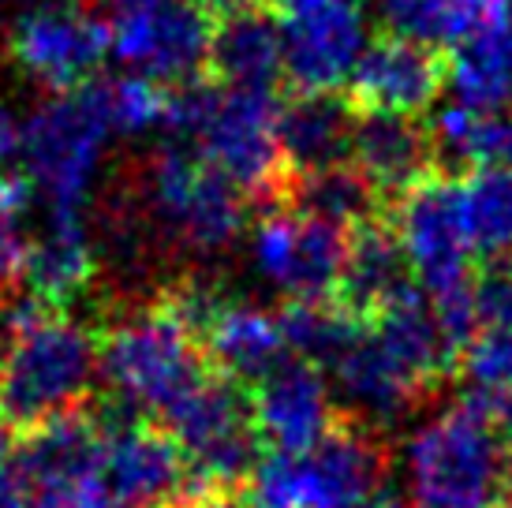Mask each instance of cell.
Masks as SVG:
<instances>
[{
	"instance_id": "obj_17",
	"label": "cell",
	"mask_w": 512,
	"mask_h": 508,
	"mask_svg": "<svg viewBox=\"0 0 512 508\" xmlns=\"http://www.w3.org/2000/svg\"><path fill=\"white\" fill-rule=\"evenodd\" d=\"M98 277V243L83 210H49L38 236L27 240L23 288L49 311H68Z\"/></svg>"
},
{
	"instance_id": "obj_13",
	"label": "cell",
	"mask_w": 512,
	"mask_h": 508,
	"mask_svg": "<svg viewBox=\"0 0 512 508\" xmlns=\"http://www.w3.org/2000/svg\"><path fill=\"white\" fill-rule=\"evenodd\" d=\"M258 273L288 299H333L348 262V228L296 210H266L251 240Z\"/></svg>"
},
{
	"instance_id": "obj_10",
	"label": "cell",
	"mask_w": 512,
	"mask_h": 508,
	"mask_svg": "<svg viewBox=\"0 0 512 508\" xmlns=\"http://www.w3.org/2000/svg\"><path fill=\"white\" fill-rule=\"evenodd\" d=\"M8 53L27 79L49 94H68L98 79L113 53V27L79 4H38L12 23Z\"/></svg>"
},
{
	"instance_id": "obj_9",
	"label": "cell",
	"mask_w": 512,
	"mask_h": 508,
	"mask_svg": "<svg viewBox=\"0 0 512 508\" xmlns=\"http://www.w3.org/2000/svg\"><path fill=\"white\" fill-rule=\"evenodd\" d=\"M389 221L397 228L400 247L408 254L415 284L441 296L475 277V254L464 228L460 206V172L434 169L419 184L389 206Z\"/></svg>"
},
{
	"instance_id": "obj_24",
	"label": "cell",
	"mask_w": 512,
	"mask_h": 508,
	"mask_svg": "<svg viewBox=\"0 0 512 508\" xmlns=\"http://www.w3.org/2000/svg\"><path fill=\"white\" fill-rule=\"evenodd\" d=\"M449 83L460 105L479 113H498L512 105V0L449 49Z\"/></svg>"
},
{
	"instance_id": "obj_16",
	"label": "cell",
	"mask_w": 512,
	"mask_h": 508,
	"mask_svg": "<svg viewBox=\"0 0 512 508\" xmlns=\"http://www.w3.org/2000/svg\"><path fill=\"white\" fill-rule=\"evenodd\" d=\"M251 415L266 452L299 456L326 438L341 411L329 400L326 374L292 355L258 385H251Z\"/></svg>"
},
{
	"instance_id": "obj_32",
	"label": "cell",
	"mask_w": 512,
	"mask_h": 508,
	"mask_svg": "<svg viewBox=\"0 0 512 508\" xmlns=\"http://www.w3.org/2000/svg\"><path fill=\"white\" fill-rule=\"evenodd\" d=\"M30 508H113V497L101 486V479H90V482H72V486L38 490Z\"/></svg>"
},
{
	"instance_id": "obj_15",
	"label": "cell",
	"mask_w": 512,
	"mask_h": 508,
	"mask_svg": "<svg viewBox=\"0 0 512 508\" xmlns=\"http://www.w3.org/2000/svg\"><path fill=\"white\" fill-rule=\"evenodd\" d=\"M363 38L359 0H322L307 12L285 15V83L292 94L344 90L367 49Z\"/></svg>"
},
{
	"instance_id": "obj_37",
	"label": "cell",
	"mask_w": 512,
	"mask_h": 508,
	"mask_svg": "<svg viewBox=\"0 0 512 508\" xmlns=\"http://www.w3.org/2000/svg\"><path fill=\"white\" fill-rule=\"evenodd\" d=\"M176 508H247L243 494H187Z\"/></svg>"
},
{
	"instance_id": "obj_3",
	"label": "cell",
	"mask_w": 512,
	"mask_h": 508,
	"mask_svg": "<svg viewBox=\"0 0 512 508\" xmlns=\"http://www.w3.org/2000/svg\"><path fill=\"white\" fill-rule=\"evenodd\" d=\"M98 374V329L42 311L0 344V419L15 434L83 408Z\"/></svg>"
},
{
	"instance_id": "obj_25",
	"label": "cell",
	"mask_w": 512,
	"mask_h": 508,
	"mask_svg": "<svg viewBox=\"0 0 512 508\" xmlns=\"http://www.w3.org/2000/svg\"><path fill=\"white\" fill-rule=\"evenodd\" d=\"M333 374L344 393L374 419H397L404 411L419 408L427 396H434L370 329H363V337L341 355Z\"/></svg>"
},
{
	"instance_id": "obj_23",
	"label": "cell",
	"mask_w": 512,
	"mask_h": 508,
	"mask_svg": "<svg viewBox=\"0 0 512 508\" xmlns=\"http://www.w3.org/2000/svg\"><path fill=\"white\" fill-rule=\"evenodd\" d=\"M202 352L210 367L240 385H258L288 359L285 329L281 318L262 311L247 299H228L225 307L214 314V322L202 333Z\"/></svg>"
},
{
	"instance_id": "obj_26",
	"label": "cell",
	"mask_w": 512,
	"mask_h": 508,
	"mask_svg": "<svg viewBox=\"0 0 512 508\" xmlns=\"http://www.w3.org/2000/svg\"><path fill=\"white\" fill-rule=\"evenodd\" d=\"M460 206L475 266L512 262V169L460 172Z\"/></svg>"
},
{
	"instance_id": "obj_38",
	"label": "cell",
	"mask_w": 512,
	"mask_h": 508,
	"mask_svg": "<svg viewBox=\"0 0 512 508\" xmlns=\"http://www.w3.org/2000/svg\"><path fill=\"white\" fill-rule=\"evenodd\" d=\"M494 423H498V434H501V445L509 452V464H512V396L498 400L494 404Z\"/></svg>"
},
{
	"instance_id": "obj_5",
	"label": "cell",
	"mask_w": 512,
	"mask_h": 508,
	"mask_svg": "<svg viewBox=\"0 0 512 508\" xmlns=\"http://www.w3.org/2000/svg\"><path fill=\"white\" fill-rule=\"evenodd\" d=\"M135 206L161 240L191 254L225 251L247 221V195L187 146H161L146 161Z\"/></svg>"
},
{
	"instance_id": "obj_11",
	"label": "cell",
	"mask_w": 512,
	"mask_h": 508,
	"mask_svg": "<svg viewBox=\"0 0 512 508\" xmlns=\"http://www.w3.org/2000/svg\"><path fill=\"white\" fill-rule=\"evenodd\" d=\"M105 415V452H101V486L124 508L180 505L191 490L187 460L176 438L154 419H139L120 408Z\"/></svg>"
},
{
	"instance_id": "obj_43",
	"label": "cell",
	"mask_w": 512,
	"mask_h": 508,
	"mask_svg": "<svg viewBox=\"0 0 512 508\" xmlns=\"http://www.w3.org/2000/svg\"><path fill=\"white\" fill-rule=\"evenodd\" d=\"M498 508H512V494L509 497H505V501H501V505Z\"/></svg>"
},
{
	"instance_id": "obj_31",
	"label": "cell",
	"mask_w": 512,
	"mask_h": 508,
	"mask_svg": "<svg viewBox=\"0 0 512 508\" xmlns=\"http://www.w3.org/2000/svg\"><path fill=\"white\" fill-rule=\"evenodd\" d=\"M475 303L483 325L512 329V262L475 269Z\"/></svg>"
},
{
	"instance_id": "obj_2",
	"label": "cell",
	"mask_w": 512,
	"mask_h": 508,
	"mask_svg": "<svg viewBox=\"0 0 512 508\" xmlns=\"http://www.w3.org/2000/svg\"><path fill=\"white\" fill-rule=\"evenodd\" d=\"M412 508H498L512 494V464L494 404L460 396L408 441Z\"/></svg>"
},
{
	"instance_id": "obj_7",
	"label": "cell",
	"mask_w": 512,
	"mask_h": 508,
	"mask_svg": "<svg viewBox=\"0 0 512 508\" xmlns=\"http://www.w3.org/2000/svg\"><path fill=\"white\" fill-rule=\"evenodd\" d=\"M113 135L101 79L49 98L27 116V180L49 210H83Z\"/></svg>"
},
{
	"instance_id": "obj_41",
	"label": "cell",
	"mask_w": 512,
	"mask_h": 508,
	"mask_svg": "<svg viewBox=\"0 0 512 508\" xmlns=\"http://www.w3.org/2000/svg\"><path fill=\"white\" fill-rule=\"evenodd\" d=\"M109 8H116V15L124 12H139V8H154V4H165V0H105Z\"/></svg>"
},
{
	"instance_id": "obj_22",
	"label": "cell",
	"mask_w": 512,
	"mask_h": 508,
	"mask_svg": "<svg viewBox=\"0 0 512 508\" xmlns=\"http://www.w3.org/2000/svg\"><path fill=\"white\" fill-rule=\"evenodd\" d=\"M359 113L341 90L333 94H292L277 113V142L292 180L352 161Z\"/></svg>"
},
{
	"instance_id": "obj_27",
	"label": "cell",
	"mask_w": 512,
	"mask_h": 508,
	"mask_svg": "<svg viewBox=\"0 0 512 508\" xmlns=\"http://www.w3.org/2000/svg\"><path fill=\"white\" fill-rule=\"evenodd\" d=\"M281 210H296L307 213V217H318V221H329V225L356 228L370 217H382L385 206L367 176L352 161H344V165L322 169L314 176L292 180L288 202Z\"/></svg>"
},
{
	"instance_id": "obj_12",
	"label": "cell",
	"mask_w": 512,
	"mask_h": 508,
	"mask_svg": "<svg viewBox=\"0 0 512 508\" xmlns=\"http://www.w3.org/2000/svg\"><path fill=\"white\" fill-rule=\"evenodd\" d=\"M214 15L195 0H165L154 8L116 15L113 53L131 71L161 86H184L206 75Z\"/></svg>"
},
{
	"instance_id": "obj_1",
	"label": "cell",
	"mask_w": 512,
	"mask_h": 508,
	"mask_svg": "<svg viewBox=\"0 0 512 508\" xmlns=\"http://www.w3.org/2000/svg\"><path fill=\"white\" fill-rule=\"evenodd\" d=\"M210 370L202 340L161 292L124 303L98 329V374L128 415L161 423Z\"/></svg>"
},
{
	"instance_id": "obj_18",
	"label": "cell",
	"mask_w": 512,
	"mask_h": 508,
	"mask_svg": "<svg viewBox=\"0 0 512 508\" xmlns=\"http://www.w3.org/2000/svg\"><path fill=\"white\" fill-rule=\"evenodd\" d=\"M352 165L378 191L385 213L427 172L441 169L430 124L412 120V116H359L356 139H352Z\"/></svg>"
},
{
	"instance_id": "obj_14",
	"label": "cell",
	"mask_w": 512,
	"mask_h": 508,
	"mask_svg": "<svg viewBox=\"0 0 512 508\" xmlns=\"http://www.w3.org/2000/svg\"><path fill=\"white\" fill-rule=\"evenodd\" d=\"M449 83V53L393 30L374 34L344 83V98L359 116H419Z\"/></svg>"
},
{
	"instance_id": "obj_30",
	"label": "cell",
	"mask_w": 512,
	"mask_h": 508,
	"mask_svg": "<svg viewBox=\"0 0 512 508\" xmlns=\"http://www.w3.org/2000/svg\"><path fill=\"white\" fill-rule=\"evenodd\" d=\"M456 378L468 385V396L486 400V404L512 396V329L483 325L460 352Z\"/></svg>"
},
{
	"instance_id": "obj_6",
	"label": "cell",
	"mask_w": 512,
	"mask_h": 508,
	"mask_svg": "<svg viewBox=\"0 0 512 508\" xmlns=\"http://www.w3.org/2000/svg\"><path fill=\"white\" fill-rule=\"evenodd\" d=\"M187 460V494H243L266 456L255 430L251 389L210 370L176 408L161 419Z\"/></svg>"
},
{
	"instance_id": "obj_28",
	"label": "cell",
	"mask_w": 512,
	"mask_h": 508,
	"mask_svg": "<svg viewBox=\"0 0 512 508\" xmlns=\"http://www.w3.org/2000/svg\"><path fill=\"white\" fill-rule=\"evenodd\" d=\"M277 318L285 329L288 352H296V359L314 363L318 370L337 367L341 355L367 329L356 314L344 311L337 299H285Z\"/></svg>"
},
{
	"instance_id": "obj_39",
	"label": "cell",
	"mask_w": 512,
	"mask_h": 508,
	"mask_svg": "<svg viewBox=\"0 0 512 508\" xmlns=\"http://www.w3.org/2000/svg\"><path fill=\"white\" fill-rule=\"evenodd\" d=\"M202 12H210L214 19H225L232 12H243V8H255V4H266V0H195Z\"/></svg>"
},
{
	"instance_id": "obj_40",
	"label": "cell",
	"mask_w": 512,
	"mask_h": 508,
	"mask_svg": "<svg viewBox=\"0 0 512 508\" xmlns=\"http://www.w3.org/2000/svg\"><path fill=\"white\" fill-rule=\"evenodd\" d=\"M273 12H285V15H296V12H307L314 4H322V0H266Z\"/></svg>"
},
{
	"instance_id": "obj_8",
	"label": "cell",
	"mask_w": 512,
	"mask_h": 508,
	"mask_svg": "<svg viewBox=\"0 0 512 508\" xmlns=\"http://www.w3.org/2000/svg\"><path fill=\"white\" fill-rule=\"evenodd\" d=\"M277 113L281 101L273 90H228L214 83L206 116L191 139L195 154L262 210H281L292 191V172L277 142Z\"/></svg>"
},
{
	"instance_id": "obj_35",
	"label": "cell",
	"mask_w": 512,
	"mask_h": 508,
	"mask_svg": "<svg viewBox=\"0 0 512 508\" xmlns=\"http://www.w3.org/2000/svg\"><path fill=\"white\" fill-rule=\"evenodd\" d=\"M23 254H27V240L19 232L0 228V303L23 288Z\"/></svg>"
},
{
	"instance_id": "obj_21",
	"label": "cell",
	"mask_w": 512,
	"mask_h": 508,
	"mask_svg": "<svg viewBox=\"0 0 512 508\" xmlns=\"http://www.w3.org/2000/svg\"><path fill=\"white\" fill-rule=\"evenodd\" d=\"M408 288H415L412 266L389 213L348 228V262H344L341 288L333 296L344 311H352L359 322L370 325Z\"/></svg>"
},
{
	"instance_id": "obj_4",
	"label": "cell",
	"mask_w": 512,
	"mask_h": 508,
	"mask_svg": "<svg viewBox=\"0 0 512 508\" xmlns=\"http://www.w3.org/2000/svg\"><path fill=\"white\" fill-rule=\"evenodd\" d=\"M389 471V445L374 426L341 411L311 452H266L243 486L247 508H356Z\"/></svg>"
},
{
	"instance_id": "obj_29",
	"label": "cell",
	"mask_w": 512,
	"mask_h": 508,
	"mask_svg": "<svg viewBox=\"0 0 512 508\" xmlns=\"http://www.w3.org/2000/svg\"><path fill=\"white\" fill-rule=\"evenodd\" d=\"M105 94V113L109 124L120 135H146V131H165L172 105V86H161L143 75H120V79H101Z\"/></svg>"
},
{
	"instance_id": "obj_34",
	"label": "cell",
	"mask_w": 512,
	"mask_h": 508,
	"mask_svg": "<svg viewBox=\"0 0 512 508\" xmlns=\"http://www.w3.org/2000/svg\"><path fill=\"white\" fill-rule=\"evenodd\" d=\"M30 198H34V184L19 172H0V228L15 232L19 217L27 213Z\"/></svg>"
},
{
	"instance_id": "obj_19",
	"label": "cell",
	"mask_w": 512,
	"mask_h": 508,
	"mask_svg": "<svg viewBox=\"0 0 512 508\" xmlns=\"http://www.w3.org/2000/svg\"><path fill=\"white\" fill-rule=\"evenodd\" d=\"M101 452H105V415L83 404L19 434L15 460L30 486L53 490V486L98 479Z\"/></svg>"
},
{
	"instance_id": "obj_36",
	"label": "cell",
	"mask_w": 512,
	"mask_h": 508,
	"mask_svg": "<svg viewBox=\"0 0 512 508\" xmlns=\"http://www.w3.org/2000/svg\"><path fill=\"white\" fill-rule=\"evenodd\" d=\"M19 161H27V120L0 105V172H15Z\"/></svg>"
},
{
	"instance_id": "obj_42",
	"label": "cell",
	"mask_w": 512,
	"mask_h": 508,
	"mask_svg": "<svg viewBox=\"0 0 512 508\" xmlns=\"http://www.w3.org/2000/svg\"><path fill=\"white\" fill-rule=\"evenodd\" d=\"M356 508H408V505H400V501H393V497L374 494L370 501H363V505H356Z\"/></svg>"
},
{
	"instance_id": "obj_20",
	"label": "cell",
	"mask_w": 512,
	"mask_h": 508,
	"mask_svg": "<svg viewBox=\"0 0 512 508\" xmlns=\"http://www.w3.org/2000/svg\"><path fill=\"white\" fill-rule=\"evenodd\" d=\"M206 75L228 90H273L285 79V23L270 4L217 19Z\"/></svg>"
},
{
	"instance_id": "obj_33",
	"label": "cell",
	"mask_w": 512,
	"mask_h": 508,
	"mask_svg": "<svg viewBox=\"0 0 512 508\" xmlns=\"http://www.w3.org/2000/svg\"><path fill=\"white\" fill-rule=\"evenodd\" d=\"M27 486L30 482L15 460V445L8 441V426H0V508H30Z\"/></svg>"
}]
</instances>
